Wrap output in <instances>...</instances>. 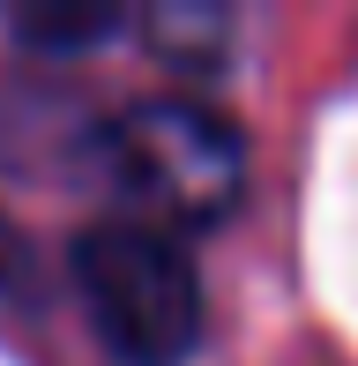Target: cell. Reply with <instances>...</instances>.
Here are the masks:
<instances>
[{
  "instance_id": "cell-2",
  "label": "cell",
  "mask_w": 358,
  "mask_h": 366,
  "mask_svg": "<svg viewBox=\"0 0 358 366\" xmlns=\"http://www.w3.org/2000/svg\"><path fill=\"white\" fill-rule=\"evenodd\" d=\"M105 172L142 209L135 224H217L247 187V149L187 97H142L105 127Z\"/></svg>"
},
{
  "instance_id": "cell-3",
  "label": "cell",
  "mask_w": 358,
  "mask_h": 366,
  "mask_svg": "<svg viewBox=\"0 0 358 366\" xmlns=\"http://www.w3.org/2000/svg\"><path fill=\"white\" fill-rule=\"evenodd\" d=\"M15 30L30 45H90L105 30H120L112 8H15Z\"/></svg>"
},
{
  "instance_id": "cell-1",
  "label": "cell",
  "mask_w": 358,
  "mask_h": 366,
  "mask_svg": "<svg viewBox=\"0 0 358 366\" xmlns=\"http://www.w3.org/2000/svg\"><path fill=\"white\" fill-rule=\"evenodd\" d=\"M75 292L90 329L127 366H187L202 344V277L157 224H97L75 247Z\"/></svg>"
},
{
  "instance_id": "cell-4",
  "label": "cell",
  "mask_w": 358,
  "mask_h": 366,
  "mask_svg": "<svg viewBox=\"0 0 358 366\" xmlns=\"http://www.w3.org/2000/svg\"><path fill=\"white\" fill-rule=\"evenodd\" d=\"M30 285H38L30 247H23V232L8 224V209H0V299H30Z\"/></svg>"
}]
</instances>
